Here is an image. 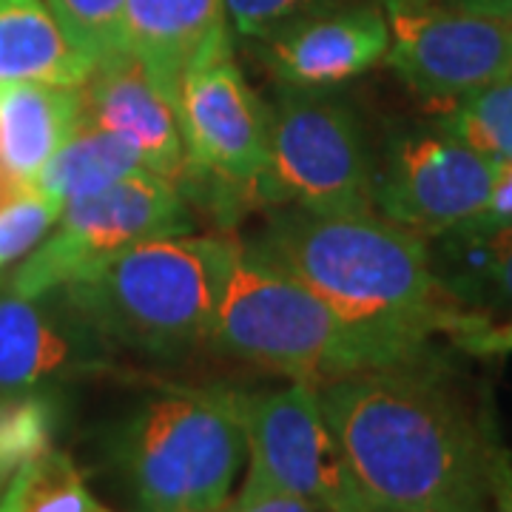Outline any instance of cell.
Returning <instances> with one entry per match:
<instances>
[{
	"label": "cell",
	"instance_id": "7c38bea8",
	"mask_svg": "<svg viewBox=\"0 0 512 512\" xmlns=\"http://www.w3.org/2000/svg\"><path fill=\"white\" fill-rule=\"evenodd\" d=\"M111 367V345L66 293H0V393L52 384Z\"/></svg>",
	"mask_w": 512,
	"mask_h": 512
},
{
	"label": "cell",
	"instance_id": "ba28073f",
	"mask_svg": "<svg viewBox=\"0 0 512 512\" xmlns=\"http://www.w3.org/2000/svg\"><path fill=\"white\" fill-rule=\"evenodd\" d=\"M174 111L183 134V197L214 188L220 208L259 202L256 188L268 163V106L248 86L231 52V37L200 57L177 86Z\"/></svg>",
	"mask_w": 512,
	"mask_h": 512
},
{
	"label": "cell",
	"instance_id": "1f68e13d",
	"mask_svg": "<svg viewBox=\"0 0 512 512\" xmlns=\"http://www.w3.org/2000/svg\"><path fill=\"white\" fill-rule=\"evenodd\" d=\"M15 191H20V188L12 183V180H9V177L3 174V168H0V205L9 200V197H12Z\"/></svg>",
	"mask_w": 512,
	"mask_h": 512
},
{
	"label": "cell",
	"instance_id": "5b68a950",
	"mask_svg": "<svg viewBox=\"0 0 512 512\" xmlns=\"http://www.w3.org/2000/svg\"><path fill=\"white\" fill-rule=\"evenodd\" d=\"M111 453L140 512L217 510L248 453L242 393L165 387L128 413Z\"/></svg>",
	"mask_w": 512,
	"mask_h": 512
},
{
	"label": "cell",
	"instance_id": "2e32d148",
	"mask_svg": "<svg viewBox=\"0 0 512 512\" xmlns=\"http://www.w3.org/2000/svg\"><path fill=\"white\" fill-rule=\"evenodd\" d=\"M83 117L80 86L0 83V168L29 188Z\"/></svg>",
	"mask_w": 512,
	"mask_h": 512
},
{
	"label": "cell",
	"instance_id": "8fae6325",
	"mask_svg": "<svg viewBox=\"0 0 512 512\" xmlns=\"http://www.w3.org/2000/svg\"><path fill=\"white\" fill-rule=\"evenodd\" d=\"M495 163L444 128L393 140L373 171V208L419 237H441L473 222L487 205Z\"/></svg>",
	"mask_w": 512,
	"mask_h": 512
},
{
	"label": "cell",
	"instance_id": "603a6c76",
	"mask_svg": "<svg viewBox=\"0 0 512 512\" xmlns=\"http://www.w3.org/2000/svg\"><path fill=\"white\" fill-rule=\"evenodd\" d=\"M63 205L40 194L37 188H20L0 205V271L20 256L32 254L60 220Z\"/></svg>",
	"mask_w": 512,
	"mask_h": 512
},
{
	"label": "cell",
	"instance_id": "e0dca14e",
	"mask_svg": "<svg viewBox=\"0 0 512 512\" xmlns=\"http://www.w3.org/2000/svg\"><path fill=\"white\" fill-rule=\"evenodd\" d=\"M92 69L46 0H0V83L83 86Z\"/></svg>",
	"mask_w": 512,
	"mask_h": 512
},
{
	"label": "cell",
	"instance_id": "7a4b0ae2",
	"mask_svg": "<svg viewBox=\"0 0 512 512\" xmlns=\"http://www.w3.org/2000/svg\"><path fill=\"white\" fill-rule=\"evenodd\" d=\"M353 484L384 504L481 512L495 430L427 365L382 367L319 387Z\"/></svg>",
	"mask_w": 512,
	"mask_h": 512
},
{
	"label": "cell",
	"instance_id": "f1b7e54d",
	"mask_svg": "<svg viewBox=\"0 0 512 512\" xmlns=\"http://www.w3.org/2000/svg\"><path fill=\"white\" fill-rule=\"evenodd\" d=\"M487 490L493 495L495 510L512 512V453L493 439L490 447V461H487Z\"/></svg>",
	"mask_w": 512,
	"mask_h": 512
},
{
	"label": "cell",
	"instance_id": "52a82bcc",
	"mask_svg": "<svg viewBox=\"0 0 512 512\" xmlns=\"http://www.w3.org/2000/svg\"><path fill=\"white\" fill-rule=\"evenodd\" d=\"M191 211L183 191L154 171L131 174L89 197L66 202L49 237L18 265L9 291L40 296L74 285L128 248L154 237L188 234Z\"/></svg>",
	"mask_w": 512,
	"mask_h": 512
},
{
	"label": "cell",
	"instance_id": "44dd1931",
	"mask_svg": "<svg viewBox=\"0 0 512 512\" xmlns=\"http://www.w3.org/2000/svg\"><path fill=\"white\" fill-rule=\"evenodd\" d=\"M0 495L15 512H111L86 487L72 458L55 447L20 467Z\"/></svg>",
	"mask_w": 512,
	"mask_h": 512
},
{
	"label": "cell",
	"instance_id": "83f0119b",
	"mask_svg": "<svg viewBox=\"0 0 512 512\" xmlns=\"http://www.w3.org/2000/svg\"><path fill=\"white\" fill-rule=\"evenodd\" d=\"M512 222V163H495V180L490 188L487 205L476 220L467 222L470 228H490Z\"/></svg>",
	"mask_w": 512,
	"mask_h": 512
},
{
	"label": "cell",
	"instance_id": "ac0fdd59",
	"mask_svg": "<svg viewBox=\"0 0 512 512\" xmlns=\"http://www.w3.org/2000/svg\"><path fill=\"white\" fill-rule=\"evenodd\" d=\"M441 254L433 256L444 288L464 308H512V222L441 234Z\"/></svg>",
	"mask_w": 512,
	"mask_h": 512
},
{
	"label": "cell",
	"instance_id": "3957f363",
	"mask_svg": "<svg viewBox=\"0 0 512 512\" xmlns=\"http://www.w3.org/2000/svg\"><path fill=\"white\" fill-rule=\"evenodd\" d=\"M237 245L191 231L146 239L60 291L111 348L174 356L208 342Z\"/></svg>",
	"mask_w": 512,
	"mask_h": 512
},
{
	"label": "cell",
	"instance_id": "6da1fadb",
	"mask_svg": "<svg viewBox=\"0 0 512 512\" xmlns=\"http://www.w3.org/2000/svg\"><path fill=\"white\" fill-rule=\"evenodd\" d=\"M248 248L311 288L402 367L427 365L436 336L456 339L487 319L444 288L424 237L376 211L282 205Z\"/></svg>",
	"mask_w": 512,
	"mask_h": 512
},
{
	"label": "cell",
	"instance_id": "f546056e",
	"mask_svg": "<svg viewBox=\"0 0 512 512\" xmlns=\"http://www.w3.org/2000/svg\"><path fill=\"white\" fill-rule=\"evenodd\" d=\"M328 512H470V510H453V507H410V504H384L376 498H367L356 484L348 493L342 495Z\"/></svg>",
	"mask_w": 512,
	"mask_h": 512
},
{
	"label": "cell",
	"instance_id": "484cf974",
	"mask_svg": "<svg viewBox=\"0 0 512 512\" xmlns=\"http://www.w3.org/2000/svg\"><path fill=\"white\" fill-rule=\"evenodd\" d=\"M211 512H322L316 504L299 498V495L274 493V490H251L242 487L239 495L231 501H225L222 507Z\"/></svg>",
	"mask_w": 512,
	"mask_h": 512
},
{
	"label": "cell",
	"instance_id": "4fadbf2b",
	"mask_svg": "<svg viewBox=\"0 0 512 512\" xmlns=\"http://www.w3.org/2000/svg\"><path fill=\"white\" fill-rule=\"evenodd\" d=\"M387 46L382 6L319 9L259 37V60L282 86L328 89L382 63Z\"/></svg>",
	"mask_w": 512,
	"mask_h": 512
},
{
	"label": "cell",
	"instance_id": "5bb4252c",
	"mask_svg": "<svg viewBox=\"0 0 512 512\" xmlns=\"http://www.w3.org/2000/svg\"><path fill=\"white\" fill-rule=\"evenodd\" d=\"M80 103V123L123 137L137 148L148 171L183 188L188 163L177 111L131 52L117 49L100 57L80 86Z\"/></svg>",
	"mask_w": 512,
	"mask_h": 512
},
{
	"label": "cell",
	"instance_id": "9c48e42d",
	"mask_svg": "<svg viewBox=\"0 0 512 512\" xmlns=\"http://www.w3.org/2000/svg\"><path fill=\"white\" fill-rule=\"evenodd\" d=\"M384 63L430 103H456L512 72V23L447 0H384Z\"/></svg>",
	"mask_w": 512,
	"mask_h": 512
},
{
	"label": "cell",
	"instance_id": "7402d4cb",
	"mask_svg": "<svg viewBox=\"0 0 512 512\" xmlns=\"http://www.w3.org/2000/svg\"><path fill=\"white\" fill-rule=\"evenodd\" d=\"M57 421L52 390L0 393V493L20 467L52 450Z\"/></svg>",
	"mask_w": 512,
	"mask_h": 512
},
{
	"label": "cell",
	"instance_id": "9a60e30c",
	"mask_svg": "<svg viewBox=\"0 0 512 512\" xmlns=\"http://www.w3.org/2000/svg\"><path fill=\"white\" fill-rule=\"evenodd\" d=\"M225 37V0H126L120 49L146 66L171 106L185 72Z\"/></svg>",
	"mask_w": 512,
	"mask_h": 512
},
{
	"label": "cell",
	"instance_id": "4316f807",
	"mask_svg": "<svg viewBox=\"0 0 512 512\" xmlns=\"http://www.w3.org/2000/svg\"><path fill=\"white\" fill-rule=\"evenodd\" d=\"M458 350L481 356V359H493V356H510L512 353V322L493 325L490 319H484L476 328L458 333L456 339H450Z\"/></svg>",
	"mask_w": 512,
	"mask_h": 512
},
{
	"label": "cell",
	"instance_id": "cb8c5ba5",
	"mask_svg": "<svg viewBox=\"0 0 512 512\" xmlns=\"http://www.w3.org/2000/svg\"><path fill=\"white\" fill-rule=\"evenodd\" d=\"M46 6L94 63L120 49L126 0H46Z\"/></svg>",
	"mask_w": 512,
	"mask_h": 512
},
{
	"label": "cell",
	"instance_id": "30bf717a",
	"mask_svg": "<svg viewBox=\"0 0 512 512\" xmlns=\"http://www.w3.org/2000/svg\"><path fill=\"white\" fill-rule=\"evenodd\" d=\"M242 427L251 453L242 487L299 495L322 512L353 487L316 384L291 382L282 390L242 393Z\"/></svg>",
	"mask_w": 512,
	"mask_h": 512
},
{
	"label": "cell",
	"instance_id": "d6a6232c",
	"mask_svg": "<svg viewBox=\"0 0 512 512\" xmlns=\"http://www.w3.org/2000/svg\"><path fill=\"white\" fill-rule=\"evenodd\" d=\"M0 512H15V510H12V504H9V501H6L3 495H0Z\"/></svg>",
	"mask_w": 512,
	"mask_h": 512
},
{
	"label": "cell",
	"instance_id": "ffe728a7",
	"mask_svg": "<svg viewBox=\"0 0 512 512\" xmlns=\"http://www.w3.org/2000/svg\"><path fill=\"white\" fill-rule=\"evenodd\" d=\"M439 128L493 163H512V72L450 103Z\"/></svg>",
	"mask_w": 512,
	"mask_h": 512
},
{
	"label": "cell",
	"instance_id": "4dcf8cb0",
	"mask_svg": "<svg viewBox=\"0 0 512 512\" xmlns=\"http://www.w3.org/2000/svg\"><path fill=\"white\" fill-rule=\"evenodd\" d=\"M447 3L464 9V12H476V15L510 20L512 23V0H447Z\"/></svg>",
	"mask_w": 512,
	"mask_h": 512
},
{
	"label": "cell",
	"instance_id": "d6986e66",
	"mask_svg": "<svg viewBox=\"0 0 512 512\" xmlns=\"http://www.w3.org/2000/svg\"><path fill=\"white\" fill-rule=\"evenodd\" d=\"M140 171H148V165L131 143L106 128L80 123L29 188H37L40 194L66 205Z\"/></svg>",
	"mask_w": 512,
	"mask_h": 512
},
{
	"label": "cell",
	"instance_id": "8992f818",
	"mask_svg": "<svg viewBox=\"0 0 512 512\" xmlns=\"http://www.w3.org/2000/svg\"><path fill=\"white\" fill-rule=\"evenodd\" d=\"M256 197L305 211H376L356 117L319 89L282 86L268 109V163Z\"/></svg>",
	"mask_w": 512,
	"mask_h": 512
},
{
	"label": "cell",
	"instance_id": "d4e9b609",
	"mask_svg": "<svg viewBox=\"0 0 512 512\" xmlns=\"http://www.w3.org/2000/svg\"><path fill=\"white\" fill-rule=\"evenodd\" d=\"M325 0H225L228 26L242 37H265L296 18L319 12Z\"/></svg>",
	"mask_w": 512,
	"mask_h": 512
},
{
	"label": "cell",
	"instance_id": "277c9868",
	"mask_svg": "<svg viewBox=\"0 0 512 512\" xmlns=\"http://www.w3.org/2000/svg\"><path fill=\"white\" fill-rule=\"evenodd\" d=\"M208 342L239 362L316 387L359 370L402 367L288 271L237 245Z\"/></svg>",
	"mask_w": 512,
	"mask_h": 512
}]
</instances>
